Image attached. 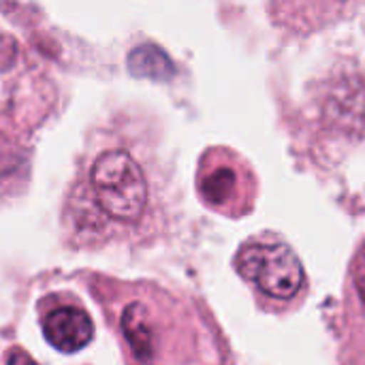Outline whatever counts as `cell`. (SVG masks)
Listing matches in <instances>:
<instances>
[{"label": "cell", "instance_id": "obj_1", "mask_svg": "<svg viewBox=\"0 0 365 365\" xmlns=\"http://www.w3.org/2000/svg\"><path fill=\"white\" fill-rule=\"evenodd\" d=\"M60 225L77 250L139 246L169 225L165 178L150 145L126 126L88 133L66 186Z\"/></svg>", "mask_w": 365, "mask_h": 365}, {"label": "cell", "instance_id": "obj_2", "mask_svg": "<svg viewBox=\"0 0 365 365\" xmlns=\"http://www.w3.org/2000/svg\"><path fill=\"white\" fill-rule=\"evenodd\" d=\"M105 317L130 364L203 361L190 308L152 282H107L98 293Z\"/></svg>", "mask_w": 365, "mask_h": 365}, {"label": "cell", "instance_id": "obj_3", "mask_svg": "<svg viewBox=\"0 0 365 365\" xmlns=\"http://www.w3.org/2000/svg\"><path fill=\"white\" fill-rule=\"evenodd\" d=\"M233 267L250 287L259 308L269 314L295 310L310 291L297 252L274 231L248 237L235 252Z\"/></svg>", "mask_w": 365, "mask_h": 365}, {"label": "cell", "instance_id": "obj_4", "mask_svg": "<svg viewBox=\"0 0 365 365\" xmlns=\"http://www.w3.org/2000/svg\"><path fill=\"white\" fill-rule=\"evenodd\" d=\"M197 195L205 207L229 218L250 214L259 197V180L252 165L231 148H207L195 178Z\"/></svg>", "mask_w": 365, "mask_h": 365}, {"label": "cell", "instance_id": "obj_5", "mask_svg": "<svg viewBox=\"0 0 365 365\" xmlns=\"http://www.w3.org/2000/svg\"><path fill=\"white\" fill-rule=\"evenodd\" d=\"M36 314L43 338L60 353H79L94 340V321L83 304L71 293H51L41 297Z\"/></svg>", "mask_w": 365, "mask_h": 365}, {"label": "cell", "instance_id": "obj_6", "mask_svg": "<svg viewBox=\"0 0 365 365\" xmlns=\"http://www.w3.org/2000/svg\"><path fill=\"white\" fill-rule=\"evenodd\" d=\"M364 0H267L272 24L293 36H310L351 17Z\"/></svg>", "mask_w": 365, "mask_h": 365}, {"label": "cell", "instance_id": "obj_7", "mask_svg": "<svg viewBox=\"0 0 365 365\" xmlns=\"http://www.w3.org/2000/svg\"><path fill=\"white\" fill-rule=\"evenodd\" d=\"M342 321L344 349L353 351V361H365V240L349 263Z\"/></svg>", "mask_w": 365, "mask_h": 365}, {"label": "cell", "instance_id": "obj_8", "mask_svg": "<svg viewBox=\"0 0 365 365\" xmlns=\"http://www.w3.org/2000/svg\"><path fill=\"white\" fill-rule=\"evenodd\" d=\"M128 68L139 75V77H156V79H167L173 73L171 60L154 45H141L130 53Z\"/></svg>", "mask_w": 365, "mask_h": 365}]
</instances>
